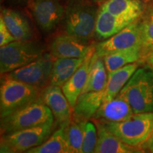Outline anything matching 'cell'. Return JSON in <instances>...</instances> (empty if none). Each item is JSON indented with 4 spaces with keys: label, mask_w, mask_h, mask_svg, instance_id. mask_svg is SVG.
Returning <instances> with one entry per match:
<instances>
[{
    "label": "cell",
    "mask_w": 153,
    "mask_h": 153,
    "mask_svg": "<svg viewBox=\"0 0 153 153\" xmlns=\"http://www.w3.org/2000/svg\"><path fill=\"white\" fill-rule=\"evenodd\" d=\"M98 10L91 0H69L63 16L65 33L88 44L95 36Z\"/></svg>",
    "instance_id": "1"
},
{
    "label": "cell",
    "mask_w": 153,
    "mask_h": 153,
    "mask_svg": "<svg viewBox=\"0 0 153 153\" xmlns=\"http://www.w3.org/2000/svg\"><path fill=\"white\" fill-rule=\"evenodd\" d=\"M41 88L12 79L4 74L0 87L1 118L41 98Z\"/></svg>",
    "instance_id": "2"
},
{
    "label": "cell",
    "mask_w": 153,
    "mask_h": 153,
    "mask_svg": "<svg viewBox=\"0 0 153 153\" xmlns=\"http://www.w3.org/2000/svg\"><path fill=\"white\" fill-rule=\"evenodd\" d=\"M134 114L153 112V70L137 68L120 91Z\"/></svg>",
    "instance_id": "3"
},
{
    "label": "cell",
    "mask_w": 153,
    "mask_h": 153,
    "mask_svg": "<svg viewBox=\"0 0 153 153\" xmlns=\"http://www.w3.org/2000/svg\"><path fill=\"white\" fill-rule=\"evenodd\" d=\"M101 123L126 144L142 148L153 132V112L134 114L121 122Z\"/></svg>",
    "instance_id": "4"
},
{
    "label": "cell",
    "mask_w": 153,
    "mask_h": 153,
    "mask_svg": "<svg viewBox=\"0 0 153 153\" xmlns=\"http://www.w3.org/2000/svg\"><path fill=\"white\" fill-rule=\"evenodd\" d=\"M53 123V113L40 98L1 118V133L6 134Z\"/></svg>",
    "instance_id": "5"
},
{
    "label": "cell",
    "mask_w": 153,
    "mask_h": 153,
    "mask_svg": "<svg viewBox=\"0 0 153 153\" xmlns=\"http://www.w3.org/2000/svg\"><path fill=\"white\" fill-rule=\"evenodd\" d=\"M44 54L43 46L38 42L14 41L0 48L1 75L33 62Z\"/></svg>",
    "instance_id": "6"
},
{
    "label": "cell",
    "mask_w": 153,
    "mask_h": 153,
    "mask_svg": "<svg viewBox=\"0 0 153 153\" xmlns=\"http://www.w3.org/2000/svg\"><path fill=\"white\" fill-rule=\"evenodd\" d=\"M54 123L19 130L2 134L1 137V152H23L39 146L52 134Z\"/></svg>",
    "instance_id": "7"
},
{
    "label": "cell",
    "mask_w": 153,
    "mask_h": 153,
    "mask_svg": "<svg viewBox=\"0 0 153 153\" xmlns=\"http://www.w3.org/2000/svg\"><path fill=\"white\" fill-rule=\"evenodd\" d=\"M54 59L51 53H44L38 60L6 74L12 79L43 89L50 82Z\"/></svg>",
    "instance_id": "8"
},
{
    "label": "cell",
    "mask_w": 153,
    "mask_h": 153,
    "mask_svg": "<svg viewBox=\"0 0 153 153\" xmlns=\"http://www.w3.org/2000/svg\"><path fill=\"white\" fill-rule=\"evenodd\" d=\"M28 7L38 27L45 33L57 28L65 13L59 0H29Z\"/></svg>",
    "instance_id": "9"
},
{
    "label": "cell",
    "mask_w": 153,
    "mask_h": 153,
    "mask_svg": "<svg viewBox=\"0 0 153 153\" xmlns=\"http://www.w3.org/2000/svg\"><path fill=\"white\" fill-rule=\"evenodd\" d=\"M135 47H141L140 18L111 37L95 45V53L103 57L108 53Z\"/></svg>",
    "instance_id": "10"
},
{
    "label": "cell",
    "mask_w": 153,
    "mask_h": 153,
    "mask_svg": "<svg viewBox=\"0 0 153 153\" xmlns=\"http://www.w3.org/2000/svg\"><path fill=\"white\" fill-rule=\"evenodd\" d=\"M41 99L52 111L55 125L61 127L70 123L72 118V108L62 87L47 85L42 90Z\"/></svg>",
    "instance_id": "11"
},
{
    "label": "cell",
    "mask_w": 153,
    "mask_h": 153,
    "mask_svg": "<svg viewBox=\"0 0 153 153\" xmlns=\"http://www.w3.org/2000/svg\"><path fill=\"white\" fill-rule=\"evenodd\" d=\"M92 45L82 43L65 33L59 34L51 40L49 51L54 58H76L85 57Z\"/></svg>",
    "instance_id": "12"
},
{
    "label": "cell",
    "mask_w": 153,
    "mask_h": 153,
    "mask_svg": "<svg viewBox=\"0 0 153 153\" xmlns=\"http://www.w3.org/2000/svg\"><path fill=\"white\" fill-rule=\"evenodd\" d=\"M97 128V142L95 153H140L144 151L141 148L126 144L98 120H94Z\"/></svg>",
    "instance_id": "13"
},
{
    "label": "cell",
    "mask_w": 153,
    "mask_h": 153,
    "mask_svg": "<svg viewBox=\"0 0 153 153\" xmlns=\"http://www.w3.org/2000/svg\"><path fill=\"white\" fill-rule=\"evenodd\" d=\"M133 114L131 105L119 93L111 100L103 102L92 118L101 122H121Z\"/></svg>",
    "instance_id": "14"
},
{
    "label": "cell",
    "mask_w": 153,
    "mask_h": 153,
    "mask_svg": "<svg viewBox=\"0 0 153 153\" xmlns=\"http://www.w3.org/2000/svg\"><path fill=\"white\" fill-rule=\"evenodd\" d=\"M95 52V45H92L89 52L85 56V60L82 62L79 68L76 70L70 79L62 87L63 93L70 103L73 109L76 101L81 94L82 89L85 87L87 82L89 65L94 53Z\"/></svg>",
    "instance_id": "15"
},
{
    "label": "cell",
    "mask_w": 153,
    "mask_h": 153,
    "mask_svg": "<svg viewBox=\"0 0 153 153\" xmlns=\"http://www.w3.org/2000/svg\"><path fill=\"white\" fill-rule=\"evenodd\" d=\"M104 91H92L82 93L72 109V119L86 123L97 111L104 101Z\"/></svg>",
    "instance_id": "16"
},
{
    "label": "cell",
    "mask_w": 153,
    "mask_h": 153,
    "mask_svg": "<svg viewBox=\"0 0 153 153\" xmlns=\"http://www.w3.org/2000/svg\"><path fill=\"white\" fill-rule=\"evenodd\" d=\"M145 4L144 0H107L99 7L118 18L133 22L143 14Z\"/></svg>",
    "instance_id": "17"
},
{
    "label": "cell",
    "mask_w": 153,
    "mask_h": 153,
    "mask_svg": "<svg viewBox=\"0 0 153 153\" xmlns=\"http://www.w3.org/2000/svg\"><path fill=\"white\" fill-rule=\"evenodd\" d=\"M132 22L126 19L118 18L99 7L95 27V37L99 41L109 38Z\"/></svg>",
    "instance_id": "18"
},
{
    "label": "cell",
    "mask_w": 153,
    "mask_h": 153,
    "mask_svg": "<svg viewBox=\"0 0 153 153\" xmlns=\"http://www.w3.org/2000/svg\"><path fill=\"white\" fill-rule=\"evenodd\" d=\"M0 16L2 17L6 26L16 41H28L33 38V31L29 22L19 11L3 9Z\"/></svg>",
    "instance_id": "19"
},
{
    "label": "cell",
    "mask_w": 153,
    "mask_h": 153,
    "mask_svg": "<svg viewBox=\"0 0 153 153\" xmlns=\"http://www.w3.org/2000/svg\"><path fill=\"white\" fill-rule=\"evenodd\" d=\"M139 62H135L108 73V81L104 91V101L117 96L138 68Z\"/></svg>",
    "instance_id": "20"
},
{
    "label": "cell",
    "mask_w": 153,
    "mask_h": 153,
    "mask_svg": "<svg viewBox=\"0 0 153 153\" xmlns=\"http://www.w3.org/2000/svg\"><path fill=\"white\" fill-rule=\"evenodd\" d=\"M85 56L76 58H55L50 77V85L62 87L81 65Z\"/></svg>",
    "instance_id": "21"
},
{
    "label": "cell",
    "mask_w": 153,
    "mask_h": 153,
    "mask_svg": "<svg viewBox=\"0 0 153 153\" xmlns=\"http://www.w3.org/2000/svg\"><path fill=\"white\" fill-rule=\"evenodd\" d=\"M106 72L103 57L99 56L94 52L91 57L87 82L82 93L105 89L108 81Z\"/></svg>",
    "instance_id": "22"
},
{
    "label": "cell",
    "mask_w": 153,
    "mask_h": 153,
    "mask_svg": "<svg viewBox=\"0 0 153 153\" xmlns=\"http://www.w3.org/2000/svg\"><path fill=\"white\" fill-rule=\"evenodd\" d=\"M142 57V48L135 47L107 53L103 57V60L108 73L131 63L138 62Z\"/></svg>",
    "instance_id": "23"
},
{
    "label": "cell",
    "mask_w": 153,
    "mask_h": 153,
    "mask_svg": "<svg viewBox=\"0 0 153 153\" xmlns=\"http://www.w3.org/2000/svg\"><path fill=\"white\" fill-rule=\"evenodd\" d=\"M65 126H61L51 134L43 144L26 151L27 153H68L70 152L67 140Z\"/></svg>",
    "instance_id": "24"
},
{
    "label": "cell",
    "mask_w": 153,
    "mask_h": 153,
    "mask_svg": "<svg viewBox=\"0 0 153 153\" xmlns=\"http://www.w3.org/2000/svg\"><path fill=\"white\" fill-rule=\"evenodd\" d=\"M141 48L143 57L153 51V0L146 1L143 14L140 17Z\"/></svg>",
    "instance_id": "25"
},
{
    "label": "cell",
    "mask_w": 153,
    "mask_h": 153,
    "mask_svg": "<svg viewBox=\"0 0 153 153\" xmlns=\"http://www.w3.org/2000/svg\"><path fill=\"white\" fill-rule=\"evenodd\" d=\"M86 123L76 122L72 118L65 126V133L70 152L82 153L84 132Z\"/></svg>",
    "instance_id": "26"
},
{
    "label": "cell",
    "mask_w": 153,
    "mask_h": 153,
    "mask_svg": "<svg viewBox=\"0 0 153 153\" xmlns=\"http://www.w3.org/2000/svg\"><path fill=\"white\" fill-rule=\"evenodd\" d=\"M97 142V128L96 124L91 121L86 122L84 132V139L82 143V152H94Z\"/></svg>",
    "instance_id": "27"
},
{
    "label": "cell",
    "mask_w": 153,
    "mask_h": 153,
    "mask_svg": "<svg viewBox=\"0 0 153 153\" xmlns=\"http://www.w3.org/2000/svg\"><path fill=\"white\" fill-rule=\"evenodd\" d=\"M14 41L16 39L7 27L2 17L0 16V46L7 45Z\"/></svg>",
    "instance_id": "28"
},
{
    "label": "cell",
    "mask_w": 153,
    "mask_h": 153,
    "mask_svg": "<svg viewBox=\"0 0 153 153\" xmlns=\"http://www.w3.org/2000/svg\"><path fill=\"white\" fill-rule=\"evenodd\" d=\"M144 145H143V146L146 147L147 149H148L150 152L153 153V132L151 134L150 137H149V139L147 140V142L145 143Z\"/></svg>",
    "instance_id": "29"
},
{
    "label": "cell",
    "mask_w": 153,
    "mask_h": 153,
    "mask_svg": "<svg viewBox=\"0 0 153 153\" xmlns=\"http://www.w3.org/2000/svg\"><path fill=\"white\" fill-rule=\"evenodd\" d=\"M9 3L12 4L14 5L18 6H26L28 5L29 0H7Z\"/></svg>",
    "instance_id": "30"
},
{
    "label": "cell",
    "mask_w": 153,
    "mask_h": 153,
    "mask_svg": "<svg viewBox=\"0 0 153 153\" xmlns=\"http://www.w3.org/2000/svg\"><path fill=\"white\" fill-rule=\"evenodd\" d=\"M145 62H147V64H153V51L151 52L148 53V54L144 56Z\"/></svg>",
    "instance_id": "31"
},
{
    "label": "cell",
    "mask_w": 153,
    "mask_h": 153,
    "mask_svg": "<svg viewBox=\"0 0 153 153\" xmlns=\"http://www.w3.org/2000/svg\"><path fill=\"white\" fill-rule=\"evenodd\" d=\"M91 1H93V2L94 3H99V2H104V1H107V0H91Z\"/></svg>",
    "instance_id": "32"
},
{
    "label": "cell",
    "mask_w": 153,
    "mask_h": 153,
    "mask_svg": "<svg viewBox=\"0 0 153 153\" xmlns=\"http://www.w3.org/2000/svg\"><path fill=\"white\" fill-rule=\"evenodd\" d=\"M148 65L150 67V68H152V70H153V64H150V65Z\"/></svg>",
    "instance_id": "33"
}]
</instances>
